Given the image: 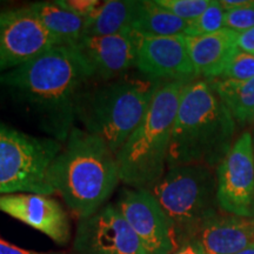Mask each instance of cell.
<instances>
[{
  "label": "cell",
  "instance_id": "6da1fadb",
  "mask_svg": "<svg viewBox=\"0 0 254 254\" xmlns=\"http://www.w3.org/2000/svg\"><path fill=\"white\" fill-rule=\"evenodd\" d=\"M95 73L78 46L52 47L0 74V87L33 113L51 138L65 144L77 122V106Z\"/></svg>",
  "mask_w": 254,
  "mask_h": 254
},
{
  "label": "cell",
  "instance_id": "7a4b0ae2",
  "mask_svg": "<svg viewBox=\"0 0 254 254\" xmlns=\"http://www.w3.org/2000/svg\"><path fill=\"white\" fill-rule=\"evenodd\" d=\"M236 120L211 82H187L171 135L167 168L204 165L217 168L234 144Z\"/></svg>",
  "mask_w": 254,
  "mask_h": 254
},
{
  "label": "cell",
  "instance_id": "3957f363",
  "mask_svg": "<svg viewBox=\"0 0 254 254\" xmlns=\"http://www.w3.org/2000/svg\"><path fill=\"white\" fill-rule=\"evenodd\" d=\"M49 180L73 214L85 219L103 207L120 183L116 154L100 138L73 127Z\"/></svg>",
  "mask_w": 254,
  "mask_h": 254
},
{
  "label": "cell",
  "instance_id": "277c9868",
  "mask_svg": "<svg viewBox=\"0 0 254 254\" xmlns=\"http://www.w3.org/2000/svg\"><path fill=\"white\" fill-rule=\"evenodd\" d=\"M187 82H159L144 119L116 153L120 182L131 189L150 190L166 172L174 120Z\"/></svg>",
  "mask_w": 254,
  "mask_h": 254
},
{
  "label": "cell",
  "instance_id": "5b68a950",
  "mask_svg": "<svg viewBox=\"0 0 254 254\" xmlns=\"http://www.w3.org/2000/svg\"><path fill=\"white\" fill-rule=\"evenodd\" d=\"M158 85L135 78L90 85L79 99L77 120L116 154L144 119Z\"/></svg>",
  "mask_w": 254,
  "mask_h": 254
},
{
  "label": "cell",
  "instance_id": "8992f818",
  "mask_svg": "<svg viewBox=\"0 0 254 254\" xmlns=\"http://www.w3.org/2000/svg\"><path fill=\"white\" fill-rule=\"evenodd\" d=\"M150 190L172 222L179 246L193 240L200 227L217 215V168L204 165L168 167Z\"/></svg>",
  "mask_w": 254,
  "mask_h": 254
},
{
  "label": "cell",
  "instance_id": "52a82bcc",
  "mask_svg": "<svg viewBox=\"0 0 254 254\" xmlns=\"http://www.w3.org/2000/svg\"><path fill=\"white\" fill-rule=\"evenodd\" d=\"M62 150L56 139L27 134L0 120V195L56 193L49 172Z\"/></svg>",
  "mask_w": 254,
  "mask_h": 254
},
{
  "label": "cell",
  "instance_id": "ba28073f",
  "mask_svg": "<svg viewBox=\"0 0 254 254\" xmlns=\"http://www.w3.org/2000/svg\"><path fill=\"white\" fill-rule=\"evenodd\" d=\"M58 45L28 6L0 11V74Z\"/></svg>",
  "mask_w": 254,
  "mask_h": 254
},
{
  "label": "cell",
  "instance_id": "9c48e42d",
  "mask_svg": "<svg viewBox=\"0 0 254 254\" xmlns=\"http://www.w3.org/2000/svg\"><path fill=\"white\" fill-rule=\"evenodd\" d=\"M218 204L221 211L252 218L254 150L251 132H244L217 167Z\"/></svg>",
  "mask_w": 254,
  "mask_h": 254
},
{
  "label": "cell",
  "instance_id": "30bf717a",
  "mask_svg": "<svg viewBox=\"0 0 254 254\" xmlns=\"http://www.w3.org/2000/svg\"><path fill=\"white\" fill-rule=\"evenodd\" d=\"M116 206L147 254H172L180 247L172 222L151 190H123Z\"/></svg>",
  "mask_w": 254,
  "mask_h": 254
},
{
  "label": "cell",
  "instance_id": "8fae6325",
  "mask_svg": "<svg viewBox=\"0 0 254 254\" xmlns=\"http://www.w3.org/2000/svg\"><path fill=\"white\" fill-rule=\"evenodd\" d=\"M74 250L78 254H147L116 204L80 219Z\"/></svg>",
  "mask_w": 254,
  "mask_h": 254
},
{
  "label": "cell",
  "instance_id": "7c38bea8",
  "mask_svg": "<svg viewBox=\"0 0 254 254\" xmlns=\"http://www.w3.org/2000/svg\"><path fill=\"white\" fill-rule=\"evenodd\" d=\"M134 66L148 80L193 81L196 78L186 36L142 37L138 34Z\"/></svg>",
  "mask_w": 254,
  "mask_h": 254
},
{
  "label": "cell",
  "instance_id": "4fadbf2b",
  "mask_svg": "<svg viewBox=\"0 0 254 254\" xmlns=\"http://www.w3.org/2000/svg\"><path fill=\"white\" fill-rule=\"evenodd\" d=\"M0 211L46 234L59 245L69 240V221L65 209L49 195L14 193L0 195Z\"/></svg>",
  "mask_w": 254,
  "mask_h": 254
},
{
  "label": "cell",
  "instance_id": "5bb4252c",
  "mask_svg": "<svg viewBox=\"0 0 254 254\" xmlns=\"http://www.w3.org/2000/svg\"><path fill=\"white\" fill-rule=\"evenodd\" d=\"M138 33L124 32L113 36L82 37L75 45L94 69L95 78L110 81L135 65Z\"/></svg>",
  "mask_w": 254,
  "mask_h": 254
},
{
  "label": "cell",
  "instance_id": "9a60e30c",
  "mask_svg": "<svg viewBox=\"0 0 254 254\" xmlns=\"http://www.w3.org/2000/svg\"><path fill=\"white\" fill-rule=\"evenodd\" d=\"M204 254H237L254 244V218L215 215L193 238Z\"/></svg>",
  "mask_w": 254,
  "mask_h": 254
},
{
  "label": "cell",
  "instance_id": "2e32d148",
  "mask_svg": "<svg viewBox=\"0 0 254 254\" xmlns=\"http://www.w3.org/2000/svg\"><path fill=\"white\" fill-rule=\"evenodd\" d=\"M238 37V32L227 27L206 36L186 37L196 77H204L208 80L220 78L239 50Z\"/></svg>",
  "mask_w": 254,
  "mask_h": 254
},
{
  "label": "cell",
  "instance_id": "e0dca14e",
  "mask_svg": "<svg viewBox=\"0 0 254 254\" xmlns=\"http://www.w3.org/2000/svg\"><path fill=\"white\" fill-rule=\"evenodd\" d=\"M142 1L138 0H109L100 4L91 17L85 20L82 37H103L133 31Z\"/></svg>",
  "mask_w": 254,
  "mask_h": 254
},
{
  "label": "cell",
  "instance_id": "ac0fdd59",
  "mask_svg": "<svg viewBox=\"0 0 254 254\" xmlns=\"http://www.w3.org/2000/svg\"><path fill=\"white\" fill-rule=\"evenodd\" d=\"M27 6L63 45H74L82 38L85 19L63 8L57 1H38Z\"/></svg>",
  "mask_w": 254,
  "mask_h": 254
},
{
  "label": "cell",
  "instance_id": "d6986e66",
  "mask_svg": "<svg viewBox=\"0 0 254 254\" xmlns=\"http://www.w3.org/2000/svg\"><path fill=\"white\" fill-rule=\"evenodd\" d=\"M190 21L159 7L154 0H142L132 30L142 37H172L187 36Z\"/></svg>",
  "mask_w": 254,
  "mask_h": 254
},
{
  "label": "cell",
  "instance_id": "ffe728a7",
  "mask_svg": "<svg viewBox=\"0 0 254 254\" xmlns=\"http://www.w3.org/2000/svg\"><path fill=\"white\" fill-rule=\"evenodd\" d=\"M234 120L245 124L254 118V78L246 81L209 80Z\"/></svg>",
  "mask_w": 254,
  "mask_h": 254
},
{
  "label": "cell",
  "instance_id": "44dd1931",
  "mask_svg": "<svg viewBox=\"0 0 254 254\" xmlns=\"http://www.w3.org/2000/svg\"><path fill=\"white\" fill-rule=\"evenodd\" d=\"M225 15L226 11L222 7L220 1L211 0V4L205 9V12L190 21L189 33L186 37H199L212 34L226 27L225 25Z\"/></svg>",
  "mask_w": 254,
  "mask_h": 254
},
{
  "label": "cell",
  "instance_id": "7402d4cb",
  "mask_svg": "<svg viewBox=\"0 0 254 254\" xmlns=\"http://www.w3.org/2000/svg\"><path fill=\"white\" fill-rule=\"evenodd\" d=\"M154 2L159 7L190 23L204 13L211 0H154Z\"/></svg>",
  "mask_w": 254,
  "mask_h": 254
},
{
  "label": "cell",
  "instance_id": "603a6c76",
  "mask_svg": "<svg viewBox=\"0 0 254 254\" xmlns=\"http://www.w3.org/2000/svg\"><path fill=\"white\" fill-rule=\"evenodd\" d=\"M252 78H254V56L239 49L228 64L226 71L224 72L220 79L246 81Z\"/></svg>",
  "mask_w": 254,
  "mask_h": 254
},
{
  "label": "cell",
  "instance_id": "cb8c5ba5",
  "mask_svg": "<svg viewBox=\"0 0 254 254\" xmlns=\"http://www.w3.org/2000/svg\"><path fill=\"white\" fill-rule=\"evenodd\" d=\"M225 25L238 33L254 28V5L228 9L225 15Z\"/></svg>",
  "mask_w": 254,
  "mask_h": 254
},
{
  "label": "cell",
  "instance_id": "d4e9b609",
  "mask_svg": "<svg viewBox=\"0 0 254 254\" xmlns=\"http://www.w3.org/2000/svg\"><path fill=\"white\" fill-rule=\"evenodd\" d=\"M57 2L63 8L67 9L68 12L85 19V20L91 17L95 9L100 6V1L98 0H57Z\"/></svg>",
  "mask_w": 254,
  "mask_h": 254
},
{
  "label": "cell",
  "instance_id": "484cf974",
  "mask_svg": "<svg viewBox=\"0 0 254 254\" xmlns=\"http://www.w3.org/2000/svg\"><path fill=\"white\" fill-rule=\"evenodd\" d=\"M238 47L244 52L254 56V28L240 32L238 37Z\"/></svg>",
  "mask_w": 254,
  "mask_h": 254
},
{
  "label": "cell",
  "instance_id": "4316f807",
  "mask_svg": "<svg viewBox=\"0 0 254 254\" xmlns=\"http://www.w3.org/2000/svg\"><path fill=\"white\" fill-rule=\"evenodd\" d=\"M0 254H62V253H41L34 252V251L24 250L20 247L12 245L7 241L0 239Z\"/></svg>",
  "mask_w": 254,
  "mask_h": 254
},
{
  "label": "cell",
  "instance_id": "83f0119b",
  "mask_svg": "<svg viewBox=\"0 0 254 254\" xmlns=\"http://www.w3.org/2000/svg\"><path fill=\"white\" fill-rule=\"evenodd\" d=\"M172 254H204V253H202L201 249H200L195 241L190 240V241H187L185 244H183V245Z\"/></svg>",
  "mask_w": 254,
  "mask_h": 254
},
{
  "label": "cell",
  "instance_id": "f1b7e54d",
  "mask_svg": "<svg viewBox=\"0 0 254 254\" xmlns=\"http://www.w3.org/2000/svg\"><path fill=\"white\" fill-rule=\"evenodd\" d=\"M237 254H254V244L249 247H246L245 250L240 251V252H238Z\"/></svg>",
  "mask_w": 254,
  "mask_h": 254
},
{
  "label": "cell",
  "instance_id": "f546056e",
  "mask_svg": "<svg viewBox=\"0 0 254 254\" xmlns=\"http://www.w3.org/2000/svg\"><path fill=\"white\" fill-rule=\"evenodd\" d=\"M252 136H253V150H254V131L252 133ZM252 218H254V200H253V205H252Z\"/></svg>",
  "mask_w": 254,
  "mask_h": 254
},
{
  "label": "cell",
  "instance_id": "4dcf8cb0",
  "mask_svg": "<svg viewBox=\"0 0 254 254\" xmlns=\"http://www.w3.org/2000/svg\"><path fill=\"white\" fill-rule=\"evenodd\" d=\"M253 123H254V118H253Z\"/></svg>",
  "mask_w": 254,
  "mask_h": 254
}]
</instances>
